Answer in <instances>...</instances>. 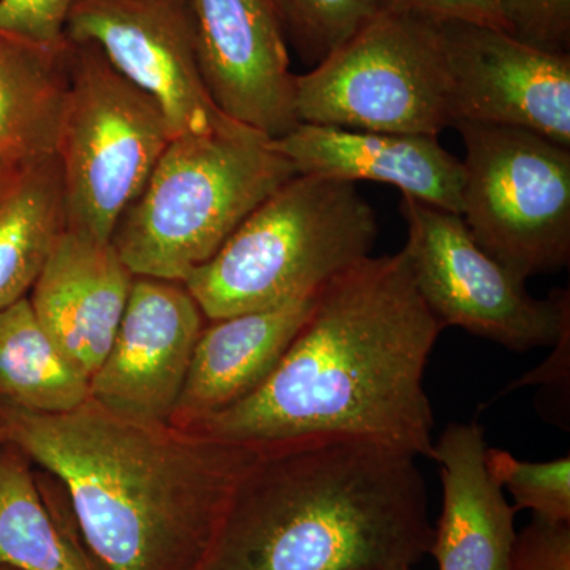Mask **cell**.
I'll return each instance as SVG.
<instances>
[{
  "label": "cell",
  "mask_w": 570,
  "mask_h": 570,
  "mask_svg": "<svg viewBox=\"0 0 570 570\" xmlns=\"http://www.w3.org/2000/svg\"><path fill=\"white\" fill-rule=\"evenodd\" d=\"M442 330L406 250L370 255L318 291L261 387L186 430L255 450L358 439L433 460L423 377Z\"/></svg>",
  "instance_id": "obj_1"
},
{
  "label": "cell",
  "mask_w": 570,
  "mask_h": 570,
  "mask_svg": "<svg viewBox=\"0 0 570 570\" xmlns=\"http://www.w3.org/2000/svg\"><path fill=\"white\" fill-rule=\"evenodd\" d=\"M0 436L58 480L102 570H197L261 453L126 419L92 397L63 414L0 407Z\"/></svg>",
  "instance_id": "obj_2"
},
{
  "label": "cell",
  "mask_w": 570,
  "mask_h": 570,
  "mask_svg": "<svg viewBox=\"0 0 570 570\" xmlns=\"http://www.w3.org/2000/svg\"><path fill=\"white\" fill-rule=\"evenodd\" d=\"M431 543L417 456L324 439L261 450L197 570H411Z\"/></svg>",
  "instance_id": "obj_3"
},
{
  "label": "cell",
  "mask_w": 570,
  "mask_h": 570,
  "mask_svg": "<svg viewBox=\"0 0 570 570\" xmlns=\"http://www.w3.org/2000/svg\"><path fill=\"white\" fill-rule=\"evenodd\" d=\"M376 212L355 183L295 175L184 281L209 321L313 295L370 257Z\"/></svg>",
  "instance_id": "obj_4"
},
{
  "label": "cell",
  "mask_w": 570,
  "mask_h": 570,
  "mask_svg": "<svg viewBox=\"0 0 570 570\" xmlns=\"http://www.w3.org/2000/svg\"><path fill=\"white\" fill-rule=\"evenodd\" d=\"M295 175L273 138L246 126L176 137L111 245L134 276L184 283Z\"/></svg>",
  "instance_id": "obj_5"
},
{
  "label": "cell",
  "mask_w": 570,
  "mask_h": 570,
  "mask_svg": "<svg viewBox=\"0 0 570 570\" xmlns=\"http://www.w3.org/2000/svg\"><path fill=\"white\" fill-rule=\"evenodd\" d=\"M295 112L303 124L438 138L456 122L441 22L387 3L296 75Z\"/></svg>",
  "instance_id": "obj_6"
},
{
  "label": "cell",
  "mask_w": 570,
  "mask_h": 570,
  "mask_svg": "<svg viewBox=\"0 0 570 570\" xmlns=\"http://www.w3.org/2000/svg\"><path fill=\"white\" fill-rule=\"evenodd\" d=\"M69 104L56 154L67 230L111 242L174 138L156 100L124 78L96 45L69 40Z\"/></svg>",
  "instance_id": "obj_7"
},
{
  "label": "cell",
  "mask_w": 570,
  "mask_h": 570,
  "mask_svg": "<svg viewBox=\"0 0 570 570\" xmlns=\"http://www.w3.org/2000/svg\"><path fill=\"white\" fill-rule=\"evenodd\" d=\"M466 157L461 217L475 243L527 283L570 258V148L538 134L459 122Z\"/></svg>",
  "instance_id": "obj_8"
},
{
  "label": "cell",
  "mask_w": 570,
  "mask_h": 570,
  "mask_svg": "<svg viewBox=\"0 0 570 570\" xmlns=\"http://www.w3.org/2000/svg\"><path fill=\"white\" fill-rule=\"evenodd\" d=\"M406 250L420 295L444 326L510 351L554 346L570 325L569 292L538 299L475 243L460 214L403 195Z\"/></svg>",
  "instance_id": "obj_9"
},
{
  "label": "cell",
  "mask_w": 570,
  "mask_h": 570,
  "mask_svg": "<svg viewBox=\"0 0 570 570\" xmlns=\"http://www.w3.org/2000/svg\"><path fill=\"white\" fill-rule=\"evenodd\" d=\"M66 37L96 45L124 78L153 97L171 138L242 126L217 108L206 89L189 0H77Z\"/></svg>",
  "instance_id": "obj_10"
},
{
  "label": "cell",
  "mask_w": 570,
  "mask_h": 570,
  "mask_svg": "<svg viewBox=\"0 0 570 570\" xmlns=\"http://www.w3.org/2000/svg\"><path fill=\"white\" fill-rule=\"evenodd\" d=\"M455 126L493 124L570 148V56L531 47L501 29L441 22Z\"/></svg>",
  "instance_id": "obj_11"
},
{
  "label": "cell",
  "mask_w": 570,
  "mask_h": 570,
  "mask_svg": "<svg viewBox=\"0 0 570 570\" xmlns=\"http://www.w3.org/2000/svg\"><path fill=\"white\" fill-rule=\"evenodd\" d=\"M204 328L186 285L135 276L110 351L89 379L92 400L126 419L170 425Z\"/></svg>",
  "instance_id": "obj_12"
},
{
  "label": "cell",
  "mask_w": 570,
  "mask_h": 570,
  "mask_svg": "<svg viewBox=\"0 0 570 570\" xmlns=\"http://www.w3.org/2000/svg\"><path fill=\"white\" fill-rule=\"evenodd\" d=\"M198 67L227 118L266 137L298 126L295 77L275 0H189Z\"/></svg>",
  "instance_id": "obj_13"
},
{
  "label": "cell",
  "mask_w": 570,
  "mask_h": 570,
  "mask_svg": "<svg viewBox=\"0 0 570 570\" xmlns=\"http://www.w3.org/2000/svg\"><path fill=\"white\" fill-rule=\"evenodd\" d=\"M134 277L111 242L66 230L29 292L41 328L88 379L110 351Z\"/></svg>",
  "instance_id": "obj_14"
},
{
  "label": "cell",
  "mask_w": 570,
  "mask_h": 570,
  "mask_svg": "<svg viewBox=\"0 0 570 570\" xmlns=\"http://www.w3.org/2000/svg\"><path fill=\"white\" fill-rule=\"evenodd\" d=\"M273 145L291 160L296 175L390 184L401 195L461 216L463 163L436 137L299 122Z\"/></svg>",
  "instance_id": "obj_15"
},
{
  "label": "cell",
  "mask_w": 570,
  "mask_h": 570,
  "mask_svg": "<svg viewBox=\"0 0 570 570\" xmlns=\"http://www.w3.org/2000/svg\"><path fill=\"white\" fill-rule=\"evenodd\" d=\"M487 450L478 420L452 423L434 444L433 460L441 466L444 491L430 549L438 570L509 568L517 509L491 478Z\"/></svg>",
  "instance_id": "obj_16"
},
{
  "label": "cell",
  "mask_w": 570,
  "mask_h": 570,
  "mask_svg": "<svg viewBox=\"0 0 570 570\" xmlns=\"http://www.w3.org/2000/svg\"><path fill=\"white\" fill-rule=\"evenodd\" d=\"M317 295L205 326L170 425L190 428L261 387L306 324Z\"/></svg>",
  "instance_id": "obj_17"
},
{
  "label": "cell",
  "mask_w": 570,
  "mask_h": 570,
  "mask_svg": "<svg viewBox=\"0 0 570 570\" xmlns=\"http://www.w3.org/2000/svg\"><path fill=\"white\" fill-rule=\"evenodd\" d=\"M31 461L0 448V568L102 570L82 542L62 487L41 483ZM47 474V472H45Z\"/></svg>",
  "instance_id": "obj_18"
},
{
  "label": "cell",
  "mask_w": 570,
  "mask_h": 570,
  "mask_svg": "<svg viewBox=\"0 0 570 570\" xmlns=\"http://www.w3.org/2000/svg\"><path fill=\"white\" fill-rule=\"evenodd\" d=\"M69 94V40L48 48L0 36V154L14 165L56 156Z\"/></svg>",
  "instance_id": "obj_19"
},
{
  "label": "cell",
  "mask_w": 570,
  "mask_h": 570,
  "mask_svg": "<svg viewBox=\"0 0 570 570\" xmlns=\"http://www.w3.org/2000/svg\"><path fill=\"white\" fill-rule=\"evenodd\" d=\"M66 230L58 156L21 165L0 193V311L29 296Z\"/></svg>",
  "instance_id": "obj_20"
},
{
  "label": "cell",
  "mask_w": 570,
  "mask_h": 570,
  "mask_svg": "<svg viewBox=\"0 0 570 570\" xmlns=\"http://www.w3.org/2000/svg\"><path fill=\"white\" fill-rule=\"evenodd\" d=\"M89 397V379L41 328L28 296L0 311V407L63 414Z\"/></svg>",
  "instance_id": "obj_21"
},
{
  "label": "cell",
  "mask_w": 570,
  "mask_h": 570,
  "mask_svg": "<svg viewBox=\"0 0 570 570\" xmlns=\"http://www.w3.org/2000/svg\"><path fill=\"white\" fill-rule=\"evenodd\" d=\"M387 3L389 0H275L288 43L313 67Z\"/></svg>",
  "instance_id": "obj_22"
},
{
  "label": "cell",
  "mask_w": 570,
  "mask_h": 570,
  "mask_svg": "<svg viewBox=\"0 0 570 570\" xmlns=\"http://www.w3.org/2000/svg\"><path fill=\"white\" fill-rule=\"evenodd\" d=\"M487 468L498 485L515 499L517 512L531 510L539 519L570 523L569 455L531 463L515 459L505 450L489 449Z\"/></svg>",
  "instance_id": "obj_23"
},
{
  "label": "cell",
  "mask_w": 570,
  "mask_h": 570,
  "mask_svg": "<svg viewBox=\"0 0 570 570\" xmlns=\"http://www.w3.org/2000/svg\"><path fill=\"white\" fill-rule=\"evenodd\" d=\"M505 32L531 47L569 52L570 0H501Z\"/></svg>",
  "instance_id": "obj_24"
},
{
  "label": "cell",
  "mask_w": 570,
  "mask_h": 570,
  "mask_svg": "<svg viewBox=\"0 0 570 570\" xmlns=\"http://www.w3.org/2000/svg\"><path fill=\"white\" fill-rule=\"evenodd\" d=\"M77 0H0V36L58 48L67 43L66 26Z\"/></svg>",
  "instance_id": "obj_25"
},
{
  "label": "cell",
  "mask_w": 570,
  "mask_h": 570,
  "mask_svg": "<svg viewBox=\"0 0 570 570\" xmlns=\"http://www.w3.org/2000/svg\"><path fill=\"white\" fill-rule=\"evenodd\" d=\"M508 570H570V523L534 517L517 532Z\"/></svg>",
  "instance_id": "obj_26"
},
{
  "label": "cell",
  "mask_w": 570,
  "mask_h": 570,
  "mask_svg": "<svg viewBox=\"0 0 570 570\" xmlns=\"http://www.w3.org/2000/svg\"><path fill=\"white\" fill-rule=\"evenodd\" d=\"M439 22H466L505 32L501 0H389Z\"/></svg>",
  "instance_id": "obj_27"
},
{
  "label": "cell",
  "mask_w": 570,
  "mask_h": 570,
  "mask_svg": "<svg viewBox=\"0 0 570 570\" xmlns=\"http://www.w3.org/2000/svg\"><path fill=\"white\" fill-rule=\"evenodd\" d=\"M570 325L566 326L564 332L561 333L560 340L554 343V354L550 360H547L540 370L531 373L530 376L521 379L519 384L510 385L509 389H519L523 387V385L531 384H554V382H564V370H568V366H564V360H569V343H570Z\"/></svg>",
  "instance_id": "obj_28"
},
{
  "label": "cell",
  "mask_w": 570,
  "mask_h": 570,
  "mask_svg": "<svg viewBox=\"0 0 570 570\" xmlns=\"http://www.w3.org/2000/svg\"><path fill=\"white\" fill-rule=\"evenodd\" d=\"M21 165L11 164L7 157L0 154V193L6 189L7 184L13 179L17 171L20 170Z\"/></svg>",
  "instance_id": "obj_29"
},
{
  "label": "cell",
  "mask_w": 570,
  "mask_h": 570,
  "mask_svg": "<svg viewBox=\"0 0 570 570\" xmlns=\"http://www.w3.org/2000/svg\"><path fill=\"white\" fill-rule=\"evenodd\" d=\"M2 444H3V439H2V436H0V448H2Z\"/></svg>",
  "instance_id": "obj_30"
},
{
  "label": "cell",
  "mask_w": 570,
  "mask_h": 570,
  "mask_svg": "<svg viewBox=\"0 0 570 570\" xmlns=\"http://www.w3.org/2000/svg\"><path fill=\"white\" fill-rule=\"evenodd\" d=\"M0 570H13V569H10V568H0Z\"/></svg>",
  "instance_id": "obj_31"
},
{
  "label": "cell",
  "mask_w": 570,
  "mask_h": 570,
  "mask_svg": "<svg viewBox=\"0 0 570 570\" xmlns=\"http://www.w3.org/2000/svg\"><path fill=\"white\" fill-rule=\"evenodd\" d=\"M411 570H414V569H411Z\"/></svg>",
  "instance_id": "obj_32"
}]
</instances>
